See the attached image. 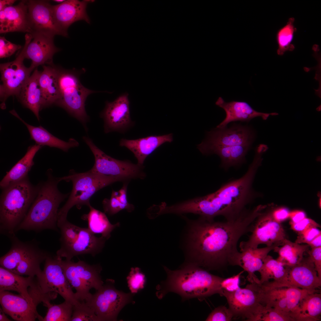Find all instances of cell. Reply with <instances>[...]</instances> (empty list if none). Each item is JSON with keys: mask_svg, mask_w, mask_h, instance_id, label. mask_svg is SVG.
<instances>
[{"mask_svg": "<svg viewBox=\"0 0 321 321\" xmlns=\"http://www.w3.org/2000/svg\"><path fill=\"white\" fill-rule=\"evenodd\" d=\"M243 272H241L239 274L232 277L227 278H224L221 283V286L223 290L230 291L240 288V277Z\"/></svg>", "mask_w": 321, "mask_h": 321, "instance_id": "cell-51", "label": "cell"}, {"mask_svg": "<svg viewBox=\"0 0 321 321\" xmlns=\"http://www.w3.org/2000/svg\"><path fill=\"white\" fill-rule=\"evenodd\" d=\"M321 316V293H308L299 303L297 321H320Z\"/></svg>", "mask_w": 321, "mask_h": 321, "instance_id": "cell-36", "label": "cell"}, {"mask_svg": "<svg viewBox=\"0 0 321 321\" xmlns=\"http://www.w3.org/2000/svg\"><path fill=\"white\" fill-rule=\"evenodd\" d=\"M117 196L112 193L110 199H105L103 200L102 204L105 213L111 215L124 209L127 210L128 212H131L134 210V207L132 204L127 205L122 203Z\"/></svg>", "mask_w": 321, "mask_h": 321, "instance_id": "cell-45", "label": "cell"}, {"mask_svg": "<svg viewBox=\"0 0 321 321\" xmlns=\"http://www.w3.org/2000/svg\"><path fill=\"white\" fill-rule=\"evenodd\" d=\"M255 136L254 131L247 126L235 125L229 128H216L207 132L206 139L198 145L197 148L202 153L212 147L251 146Z\"/></svg>", "mask_w": 321, "mask_h": 321, "instance_id": "cell-17", "label": "cell"}, {"mask_svg": "<svg viewBox=\"0 0 321 321\" xmlns=\"http://www.w3.org/2000/svg\"><path fill=\"white\" fill-rule=\"evenodd\" d=\"M320 234L321 231L318 228H310L298 233V236L295 242L300 244L303 243L308 244Z\"/></svg>", "mask_w": 321, "mask_h": 321, "instance_id": "cell-48", "label": "cell"}, {"mask_svg": "<svg viewBox=\"0 0 321 321\" xmlns=\"http://www.w3.org/2000/svg\"><path fill=\"white\" fill-rule=\"evenodd\" d=\"M81 72L74 69L59 68L58 84L59 98L55 104L64 109L79 121L87 130L89 120L85 109V102L90 94L97 92L84 86L79 79Z\"/></svg>", "mask_w": 321, "mask_h": 321, "instance_id": "cell-8", "label": "cell"}, {"mask_svg": "<svg viewBox=\"0 0 321 321\" xmlns=\"http://www.w3.org/2000/svg\"><path fill=\"white\" fill-rule=\"evenodd\" d=\"M59 181H71L73 188L68 199L65 204L58 211V227L67 220L68 213L73 207L76 206L80 209L85 205H91L90 200L97 191L113 183L127 179L123 177L106 175L93 173L89 170L78 173L71 170L67 176L59 177Z\"/></svg>", "mask_w": 321, "mask_h": 321, "instance_id": "cell-6", "label": "cell"}, {"mask_svg": "<svg viewBox=\"0 0 321 321\" xmlns=\"http://www.w3.org/2000/svg\"><path fill=\"white\" fill-rule=\"evenodd\" d=\"M127 185H124L122 187L119 191V194L117 197L122 203L127 205H131L132 204H129L127 201Z\"/></svg>", "mask_w": 321, "mask_h": 321, "instance_id": "cell-54", "label": "cell"}, {"mask_svg": "<svg viewBox=\"0 0 321 321\" xmlns=\"http://www.w3.org/2000/svg\"><path fill=\"white\" fill-rule=\"evenodd\" d=\"M259 213L247 208L235 220L217 221L199 217L190 219L182 215L186 224L180 238V246L186 262L208 271H221L230 266H238L240 252L238 243L251 232Z\"/></svg>", "mask_w": 321, "mask_h": 321, "instance_id": "cell-1", "label": "cell"}, {"mask_svg": "<svg viewBox=\"0 0 321 321\" xmlns=\"http://www.w3.org/2000/svg\"><path fill=\"white\" fill-rule=\"evenodd\" d=\"M5 313L3 311L2 308H0V321H10L11 320L9 319L5 314Z\"/></svg>", "mask_w": 321, "mask_h": 321, "instance_id": "cell-57", "label": "cell"}, {"mask_svg": "<svg viewBox=\"0 0 321 321\" xmlns=\"http://www.w3.org/2000/svg\"><path fill=\"white\" fill-rule=\"evenodd\" d=\"M80 227L76 226L67 220L58 227L60 230L59 239L60 246H63L72 243L78 236Z\"/></svg>", "mask_w": 321, "mask_h": 321, "instance_id": "cell-41", "label": "cell"}, {"mask_svg": "<svg viewBox=\"0 0 321 321\" xmlns=\"http://www.w3.org/2000/svg\"><path fill=\"white\" fill-rule=\"evenodd\" d=\"M40 72L36 68L28 79L18 97L22 104L30 110L40 120L39 112L41 109V92L39 79Z\"/></svg>", "mask_w": 321, "mask_h": 321, "instance_id": "cell-30", "label": "cell"}, {"mask_svg": "<svg viewBox=\"0 0 321 321\" xmlns=\"http://www.w3.org/2000/svg\"><path fill=\"white\" fill-rule=\"evenodd\" d=\"M70 321H100L94 311L85 303L73 306Z\"/></svg>", "mask_w": 321, "mask_h": 321, "instance_id": "cell-43", "label": "cell"}, {"mask_svg": "<svg viewBox=\"0 0 321 321\" xmlns=\"http://www.w3.org/2000/svg\"><path fill=\"white\" fill-rule=\"evenodd\" d=\"M25 59L21 51L14 61L1 64V81L0 86L1 107L6 108L5 102L10 96H18L25 82L33 70L24 65Z\"/></svg>", "mask_w": 321, "mask_h": 321, "instance_id": "cell-16", "label": "cell"}, {"mask_svg": "<svg viewBox=\"0 0 321 321\" xmlns=\"http://www.w3.org/2000/svg\"><path fill=\"white\" fill-rule=\"evenodd\" d=\"M306 217L305 213L302 210H297L290 212L289 223H295Z\"/></svg>", "mask_w": 321, "mask_h": 321, "instance_id": "cell-53", "label": "cell"}, {"mask_svg": "<svg viewBox=\"0 0 321 321\" xmlns=\"http://www.w3.org/2000/svg\"><path fill=\"white\" fill-rule=\"evenodd\" d=\"M173 140L171 133L161 136H150L136 139H122L119 145L124 147L132 152L137 160V164L143 166L146 158L157 148L166 142Z\"/></svg>", "mask_w": 321, "mask_h": 321, "instance_id": "cell-27", "label": "cell"}, {"mask_svg": "<svg viewBox=\"0 0 321 321\" xmlns=\"http://www.w3.org/2000/svg\"><path fill=\"white\" fill-rule=\"evenodd\" d=\"M258 321H295L290 313L273 308L265 307Z\"/></svg>", "mask_w": 321, "mask_h": 321, "instance_id": "cell-42", "label": "cell"}, {"mask_svg": "<svg viewBox=\"0 0 321 321\" xmlns=\"http://www.w3.org/2000/svg\"><path fill=\"white\" fill-rule=\"evenodd\" d=\"M107 240L102 236L96 237L88 228L81 227L77 238L71 243L60 246L56 254L67 260L84 254H89L95 256L101 251Z\"/></svg>", "mask_w": 321, "mask_h": 321, "instance_id": "cell-23", "label": "cell"}, {"mask_svg": "<svg viewBox=\"0 0 321 321\" xmlns=\"http://www.w3.org/2000/svg\"><path fill=\"white\" fill-rule=\"evenodd\" d=\"M41 147V146L36 144L28 148L24 156L7 172L1 180L0 186L1 189L28 176L29 172L34 164V158Z\"/></svg>", "mask_w": 321, "mask_h": 321, "instance_id": "cell-34", "label": "cell"}, {"mask_svg": "<svg viewBox=\"0 0 321 321\" xmlns=\"http://www.w3.org/2000/svg\"><path fill=\"white\" fill-rule=\"evenodd\" d=\"M233 318L258 321L265 306L261 303V284L250 283L244 288L233 291L223 290Z\"/></svg>", "mask_w": 321, "mask_h": 321, "instance_id": "cell-11", "label": "cell"}, {"mask_svg": "<svg viewBox=\"0 0 321 321\" xmlns=\"http://www.w3.org/2000/svg\"><path fill=\"white\" fill-rule=\"evenodd\" d=\"M39 82L41 92L42 108L55 104L60 97L58 84L59 68L53 64L42 65Z\"/></svg>", "mask_w": 321, "mask_h": 321, "instance_id": "cell-28", "label": "cell"}, {"mask_svg": "<svg viewBox=\"0 0 321 321\" xmlns=\"http://www.w3.org/2000/svg\"><path fill=\"white\" fill-rule=\"evenodd\" d=\"M21 46L12 43L4 37H0V58L9 57L21 48Z\"/></svg>", "mask_w": 321, "mask_h": 321, "instance_id": "cell-47", "label": "cell"}, {"mask_svg": "<svg viewBox=\"0 0 321 321\" xmlns=\"http://www.w3.org/2000/svg\"><path fill=\"white\" fill-rule=\"evenodd\" d=\"M163 268L167 278L157 287L156 295L159 299L170 292L179 294L183 300L195 298L202 301L216 294L223 296L221 283L224 278L195 264L185 262L175 270Z\"/></svg>", "mask_w": 321, "mask_h": 321, "instance_id": "cell-2", "label": "cell"}, {"mask_svg": "<svg viewBox=\"0 0 321 321\" xmlns=\"http://www.w3.org/2000/svg\"><path fill=\"white\" fill-rule=\"evenodd\" d=\"M30 32L32 35L40 34L54 37L63 36L56 25L52 6L46 0H26Z\"/></svg>", "mask_w": 321, "mask_h": 321, "instance_id": "cell-19", "label": "cell"}, {"mask_svg": "<svg viewBox=\"0 0 321 321\" xmlns=\"http://www.w3.org/2000/svg\"><path fill=\"white\" fill-rule=\"evenodd\" d=\"M291 228L298 233L310 228H320V225L313 220L306 217L295 223H289Z\"/></svg>", "mask_w": 321, "mask_h": 321, "instance_id": "cell-49", "label": "cell"}, {"mask_svg": "<svg viewBox=\"0 0 321 321\" xmlns=\"http://www.w3.org/2000/svg\"><path fill=\"white\" fill-rule=\"evenodd\" d=\"M10 112L26 125L31 138L37 145L57 148L65 152H67L70 148L79 145L78 142L74 139L70 138L67 142L64 141L55 137L40 126L35 127L28 124L20 117L15 110H12Z\"/></svg>", "mask_w": 321, "mask_h": 321, "instance_id": "cell-31", "label": "cell"}, {"mask_svg": "<svg viewBox=\"0 0 321 321\" xmlns=\"http://www.w3.org/2000/svg\"><path fill=\"white\" fill-rule=\"evenodd\" d=\"M11 242L9 251L0 258V266L15 274L36 277L42 271L40 267L49 252L40 247L35 239L20 240L15 234L8 236Z\"/></svg>", "mask_w": 321, "mask_h": 321, "instance_id": "cell-7", "label": "cell"}, {"mask_svg": "<svg viewBox=\"0 0 321 321\" xmlns=\"http://www.w3.org/2000/svg\"><path fill=\"white\" fill-rule=\"evenodd\" d=\"M215 104L224 109L226 114L225 118L216 127L219 128L226 127L229 123L232 122H248L257 117H260L263 120H266L270 115L278 114L276 112L265 113L257 111L245 101H232L226 102L221 97H218Z\"/></svg>", "mask_w": 321, "mask_h": 321, "instance_id": "cell-25", "label": "cell"}, {"mask_svg": "<svg viewBox=\"0 0 321 321\" xmlns=\"http://www.w3.org/2000/svg\"><path fill=\"white\" fill-rule=\"evenodd\" d=\"M233 318V314L229 308L224 306H221L212 311L205 321H230Z\"/></svg>", "mask_w": 321, "mask_h": 321, "instance_id": "cell-46", "label": "cell"}, {"mask_svg": "<svg viewBox=\"0 0 321 321\" xmlns=\"http://www.w3.org/2000/svg\"><path fill=\"white\" fill-rule=\"evenodd\" d=\"M65 0H54L53 1L54 2L59 3V4L61 3L64 2Z\"/></svg>", "mask_w": 321, "mask_h": 321, "instance_id": "cell-58", "label": "cell"}, {"mask_svg": "<svg viewBox=\"0 0 321 321\" xmlns=\"http://www.w3.org/2000/svg\"><path fill=\"white\" fill-rule=\"evenodd\" d=\"M277 246H278L274 245L262 248H249L240 251L238 266L247 272V279L250 283L260 284L259 279L254 273L260 269L263 259Z\"/></svg>", "mask_w": 321, "mask_h": 321, "instance_id": "cell-29", "label": "cell"}, {"mask_svg": "<svg viewBox=\"0 0 321 321\" xmlns=\"http://www.w3.org/2000/svg\"><path fill=\"white\" fill-rule=\"evenodd\" d=\"M128 94L125 92L112 102L107 101L100 114L104 121L106 133L117 131L123 133L133 125L130 111Z\"/></svg>", "mask_w": 321, "mask_h": 321, "instance_id": "cell-20", "label": "cell"}, {"mask_svg": "<svg viewBox=\"0 0 321 321\" xmlns=\"http://www.w3.org/2000/svg\"><path fill=\"white\" fill-rule=\"evenodd\" d=\"M269 209L273 218L278 223H281L289 218L290 212L286 207H281L273 210Z\"/></svg>", "mask_w": 321, "mask_h": 321, "instance_id": "cell-52", "label": "cell"}, {"mask_svg": "<svg viewBox=\"0 0 321 321\" xmlns=\"http://www.w3.org/2000/svg\"><path fill=\"white\" fill-rule=\"evenodd\" d=\"M83 139L93 153L95 162L91 172L106 175L118 176L127 179L143 178V166L133 163L128 160H121L114 158L105 154L94 143L88 136Z\"/></svg>", "mask_w": 321, "mask_h": 321, "instance_id": "cell-14", "label": "cell"}, {"mask_svg": "<svg viewBox=\"0 0 321 321\" xmlns=\"http://www.w3.org/2000/svg\"><path fill=\"white\" fill-rule=\"evenodd\" d=\"M263 263L258 270L260 275V284L270 281L277 283L282 281L286 277L289 267L284 265L272 257L268 255L263 259Z\"/></svg>", "mask_w": 321, "mask_h": 321, "instance_id": "cell-38", "label": "cell"}, {"mask_svg": "<svg viewBox=\"0 0 321 321\" xmlns=\"http://www.w3.org/2000/svg\"><path fill=\"white\" fill-rule=\"evenodd\" d=\"M61 265L66 278L76 290V299L80 303H86L91 298V289L98 290L104 284L100 275L102 268L99 265H90L81 260L75 262L62 259Z\"/></svg>", "mask_w": 321, "mask_h": 321, "instance_id": "cell-10", "label": "cell"}, {"mask_svg": "<svg viewBox=\"0 0 321 321\" xmlns=\"http://www.w3.org/2000/svg\"><path fill=\"white\" fill-rule=\"evenodd\" d=\"M51 170L47 172V180L39 183L37 195L25 217L17 229L39 232L45 229L58 231L57 225L58 208L69 195L58 190L60 181L55 178Z\"/></svg>", "mask_w": 321, "mask_h": 321, "instance_id": "cell-3", "label": "cell"}, {"mask_svg": "<svg viewBox=\"0 0 321 321\" xmlns=\"http://www.w3.org/2000/svg\"><path fill=\"white\" fill-rule=\"evenodd\" d=\"M251 146L240 145L223 147H214L206 149L202 153L204 155L215 154L221 161V166L227 170L232 166L240 165L246 162V155Z\"/></svg>", "mask_w": 321, "mask_h": 321, "instance_id": "cell-33", "label": "cell"}, {"mask_svg": "<svg viewBox=\"0 0 321 321\" xmlns=\"http://www.w3.org/2000/svg\"><path fill=\"white\" fill-rule=\"evenodd\" d=\"M270 287H292L320 292L321 279L318 276L314 263L309 256L303 258L298 264L289 267L286 277L281 281H268L261 284Z\"/></svg>", "mask_w": 321, "mask_h": 321, "instance_id": "cell-15", "label": "cell"}, {"mask_svg": "<svg viewBox=\"0 0 321 321\" xmlns=\"http://www.w3.org/2000/svg\"><path fill=\"white\" fill-rule=\"evenodd\" d=\"M35 283V277H24L0 266V291L16 292L27 300L34 304L29 295L28 289L34 287Z\"/></svg>", "mask_w": 321, "mask_h": 321, "instance_id": "cell-32", "label": "cell"}, {"mask_svg": "<svg viewBox=\"0 0 321 321\" xmlns=\"http://www.w3.org/2000/svg\"><path fill=\"white\" fill-rule=\"evenodd\" d=\"M309 248L307 244H301L286 239L281 246H276L273 250L278 254L277 260L285 266L291 267L300 262Z\"/></svg>", "mask_w": 321, "mask_h": 321, "instance_id": "cell-35", "label": "cell"}, {"mask_svg": "<svg viewBox=\"0 0 321 321\" xmlns=\"http://www.w3.org/2000/svg\"><path fill=\"white\" fill-rule=\"evenodd\" d=\"M127 278L128 287L132 293H137L144 287L145 276L138 267L131 268Z\"/></svg>", "mask_w": 321, "mask_h": 321, "instance_id": "cell-44", "label": "cell"}, {"mask_svg": "<svg viewBox=\"0 0 321 321\" xmlns=\"http://www.w3.org/2000/svg\"><path fill=\"white\" fill-rule=\"evenodd\" d=\"M295 21L293 18H290L284 26L277 32L276 40L278 48L277 53L282 55L286 51H293L295 46L292 43L296 28L294 24Z\"/></svg>", "mask_w": 321, "mask_h": 321, "instance_id": "cell-39", "label": "cell"}, {"mask_svg": "<svg viewBox=\"0 0 321 321\" xmlns=\"http://www.w3.org/2000/svg\"><path fill=\"white\" fill-rule=\"evenodd\" d=\"M39 185L28 177L3 188L0 199V232L7 236L15 234L36 197Z\"/></svg>", "mask_w": 321, "mask_h": 321, "instance_id": "cell-5", "label": "cell"}, {"mask_svg": "<svg viewBox=\"0 0 321 321\" xmlns=\"http://www.w3.org/2000/svg\"><path fill=\"white\" fill-rule=\"evenodd\" d=\"M267 207L254 221L251 234L248 240L240 243V251L257 248L260 244H265L268 246L274 245L281 246L287 239L281 223L273 218Z\"/></svg>", "mask_w": 321, "mask_h": 321, "instance_id": "cell-13", "label": "cell"}, {"mask_svg": "<svg viewBox=\"0 0 321 321\" xmlns=\"http://www.w3.org/2000/svg\"><path fill=\"white\" fill-rule=\"evenodd\" d=\"M26 0H22L0 11V33L22 32L29 33Z\"/></svg>", "mask_w": 321, "mask_h": 321, "instance_id": "cell-26", "label": "cell"}, {"mask_svg": "<svg viewBox=\"0 0 321 321\" xmlns=\"http://www.w3.org/2000/svg\"><path fill=\"white\" fill-rule=\"evenodd\" d=\"M261 303L266 308H273L291 314L297 321L299 303L307 294L312 293L292 287H270L261 284Z\"/></svg>", "mask_w": 321, "mask_h": 321, "instance_id": "cell-18", "label": "cell"}, {"mask_svg": "<svg viewBox=\"0 0 321 321\" xmlns=\"http://www.w3.org/2000/svg\"><path fill=\"white\" fill-rule=\"evenodd\" d=\"M89 212L83 215L81 218L88 221L89 229L93 234H101V236L108 239L112 231L120 225L119 222L111 224L104 213L90 205Z\"/></svg>", "mask_w": 321, "mask_h": 321, "instance_id": "cell-37", "label": "cell"}, {"mask_svg": "<svg viewBox=\"0 0 321 321\" xmlns=\"http://www.w3.org/2000/svg\"><path fill=\"white\" fill-rule=\"evenodd\" d=\"M16 1L15 0H0V11L7 7L13 6V4Z\"/></svg>", "mask_w": 321, "mask_h": 321, "instance_id": "cell-56", "label": "cell"}, {"mask_svg": "<svg viewBox=\"0 0 321 321\" xmlns=\"http://www.w3.org/2000/svg\"><path fill=\"white\" fill-rule=\"evenodd\" d=\"M0 302L3 311L13 320L17 321H34L37 319L43 321L37 306L21 295L8 291H0Z\"/></svg>", "mask_w": 321, "mask_h": 321, "instance_id": "cell-24", "label": "cell"}, {"mask_svg": "<svg viewBox=\"0 0 321 321\" xmlns=\"http://www.w3.org/2000/svg\"><path fill=\"white\" fill-rule=\"evenodd\" d=\"M47 307L46 315L43 321H70L72 315L73 305L64 301L59 304H52L50 302L43 304Z\"/></svg>", "mask_w": 321, "mask_h": 321, "instance_id": "cell-40", "label": "cell"}, {"mask_svg": "<svg viewBox=\"0 0 321 321\" xmlns=\"http://www.w3.org/2000/svg\"><path fill=\"white\" fill-rule=\"evenodd\" d=\"M258 164L253 162L247 171L239 178L227 182L218 190L208 194L215 215L226 220L237 219L253 201L255 193L252 183Z\"/></svg>", "mask_w": 321, "mask_h": 321, "instance_id": "cell-4", "label": "cell"}, {"mask_svg": "<svg viewBox=\"0 0 321 321\" xmlns=\"http://www.w3.org/2000/svg\"><path fill=\"white\" fill-rule=\"evenodd\" d=\"M307 253L314 263L318 277L321 279V246L311 248Z\"/></svg>", "mask_w": 321, "mask_h": 321, "instance_id": "cell-50", "label": "cell"}, {"mask_svg": "<svg viewBox=\"0 0 321 321\" xmlns=\"http://www.w3.org/2000/svg\"><path fill=\"white\" fill-rule=\"evenodd\" d=\"M54 37L27 33L25 43L22 50L24 58L31 60L30 67L34 70L38 66L53 64L54 55L60 49L54 43Z\"/></svg>", "mask_w": 321, "mask_h": 321, "instance_id": "cell-21", "label": "cell"}, {"mask_svg": "<svg viewBox=\"0 0 321 321\" xmlns=\"http://www.w3.org/2000/svg\"><path fill=\"white\" fill-rule=\"evenodd\" d=\"M62 257L49 253L44 261L43 270L36 278V287L43 295L54 300L58 294L73 306L80 303L66 278L61 265Z\"/></svg>", "mask_w": 321, "mask_h": 321, "instance_id": "cell-9", "label": "cell"}, {"mask_svg": "<svg viewBox=\"0 0 321 321\" xmlns=\"http://www.w3.org/2000/svg\"><path fill=\"white\" fill-rule=\"evenodd\" d=\"M311 248L321 246V234L319 235L308 244Z\"/></svg>", "mask_w": 321, "mask_h": 321, "instance_id": "cell-55", "label": "cell"}, {"mask_svg": "<svg viewBox=\"0 0 321 321\" xmlns=\"http://www.w3.org/2000/svg\"><path fill=\"white\" fill-rule=\"evenodd\" d=\"M92 0H65L63 2L52 6L55 22L63 36L67 37L69 27L75 22L84 21L90 23V20L86 11L88 4Z\"/></svg>", "mask_w": 321, "mask_h": 321, "instance_id": "cell-22", "label": "cell"}, {"mask_svg": "<svg viewBox=\"0 0 321 321\" xmlns=\"http://www.w3.org/2000/svg\"><path fill=\"white\" fill-rule=\"evenodd\" d=\"M86 303L94 311L100 321H116L122 309L128 303H133V294L116 289L114 281L108 279Z\"/></svg>", "mask_w": 321, "mask_h": 321, "instance_id": "cell-12", "label": "cell"}]
</instances>
